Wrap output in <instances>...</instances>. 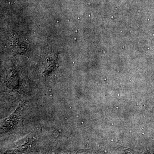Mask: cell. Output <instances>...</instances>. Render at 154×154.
Here are the masks:
<instances>
[{
  "label": "cell",
  "instance_id": "1",
  "mask_svg": "<svg viewBox=\"0 0 154 154\" xmlns=\"http://www.w3.org/2000/svg\"><path fill=\"white\" fill-rule=\"evenodd\" d=\"M35 134L30 133L25 137L12 144L7 149V152L8 153H14L25 152L32 144L35 139Z\"/></svg>",
  "mask_w": 154,
  "mask_h": 154
},
{
  "label": "cell",
  "instance_id": "2",
  "mask_svg": "<svg viewBox=\"0 0 154 154\" xmlns=\"http://www.w3.org/2000/svg\"><path fill=\"white\" fill-rule=\"evenodd\" d=\"M22 108V104H21L14 113L9 116L3 122L0 123V132H8L15 128L20 119Z\"/></svg>",
  "mask_w": 154,
  "mask_h": 154
},
{
  "label": "cell",
  "instance_id": "3",
  "mask_svg": "<svg viewBox=\"0 0 154 154\" xmlns=\"http://www.w3.org/2000/svg\"><path fill=\"white\" fill-rule=\"evenodd\" d=\"M54 60L52 59L51 58H48L46 60L45 63L44 64V70L43 73L45 75H49L50 73L52 71L54 65Z\"/></svg>",
  "mask_w": 154,
  "mask_h": 154
}]
</instances>
